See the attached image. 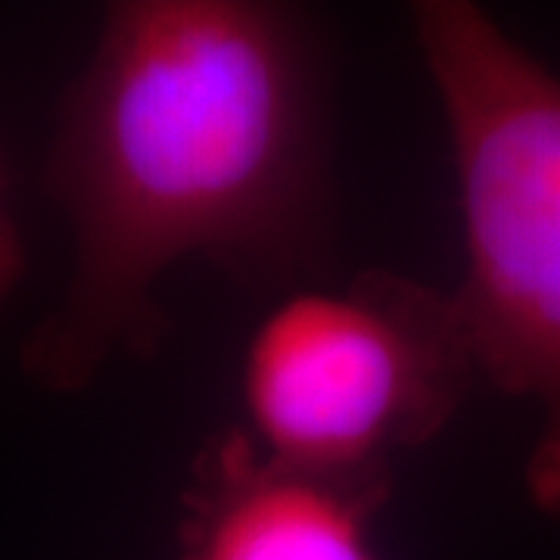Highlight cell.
I'll return each mask as SVG.
<instances>
[{
	"mask_svg": "<svg viewBox=\"0 0 560 560\" xmlns=\"http://www.w3.org/2000/svg\"><path fill=\"white\" fill-rule=\"evenodd\" d=\"M320 44L275 0H119L62 97L44 187L72 228L60 305L22 342V371L79 393L168 330L162 275L202 256L283 275L330 215Z\"/></svg>",
	"mask_w": 560,
	"mask_h": 560,
	"instance_id": "obj_1",
	"label": "cell"
},
{
	"mask_svg": "<svg viewBox=\"0 0 560 560\" xmlns=\"http://www.w3.org/2000/svg\"><path fill=\"white\" fill-rule=\"evenodd\" d=\"M411 25L458 175L452 305L477 374L539 405L526 489L560 517V79L477 3L420 0Z\"/></svg>",
	"mask_w": 560,
	"mask_h": 560,
	"instance_id": "obj_2",
	"label": "cell"
},
{
	"mask_svg": "<svg viewBox=\"0 0 560 560\" xmlns=\"http://www.w3.org/2000/svg\"><path fill=\"white\" fill-rule=\"evenodd\" d=\"M474 377L452 293L364 268L340 287L293 290L256 320L241 359V427L302 467H393L440 436Z\"/></svg>",
	"mask_w": 560,
	"mask_h": 560,
	"instance_id": "obj_3",
	"label": "cell"
},
{
	"mask_svg": "<svg viewBox=\"0 0 560 560\" xmlns=\"http://www.w3.org/2000/svg\"><path fill=\"white\" fill-rule=\"evenodd\" d=\"M393 467L318 470L261 452L224 427L190 460L178 499V560H383L377 521Z\"/></svg>",
	"mask_w": 560,
	"mask_h": 560,
	"instance_id": "obj_4",
	"label": "cell"
},
{
	"mask_svg": "<svg viewBox=\"0 0 560 560\" xmlns=\"http://www.w3.org/2000/svg\"><path fill=\"white\" fill-rule=\"evenodd\" d=\"M25 265H28L25 237H22L20 221L10 206L7 168H3V156H0V315L7 308V302L13 300V293L20 290Z\"/></svg>",
	"mask_w": 560,
	"mask_h": 560,
	"instance_id": "obj_5",
	"label": "cell"
}]
</instances>
